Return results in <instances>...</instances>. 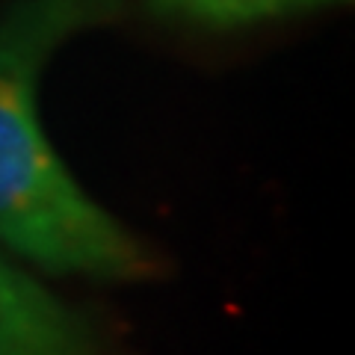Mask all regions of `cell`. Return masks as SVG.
I'll return each mask as SVG.
<instances>
[{
    "label": "cell",
    "mask_w": 355,
    "mask_h": 355,
    "mask_svg": "<svg viewBox=\"0 0 355 355\" xmlns=\"http://www.w3.org/2000/svg\"><path fill=\"white\" fill-rule=\"evenodd\" d=\"M0 355H98L89 329L0 246Z\"/></svg>",
    "instance_id": "2"
},
{
    "label": "cell",
    "mask_w": 355,
    "mask_h": 355,
    "mask_svg": "<svg viewBox=\"0 0 355 355\" xmlns=\"http://www.w3.org/2000/svg\"><path fill=\"white\" fill-rule=\"evenodd\" d=\"M125 0H15L0 12V246L53 275L137 282L154 272L142 243L89 198L44 137L39 80L74 33Z\"/></svg>",
    "instance_id": "1"
},
{
    "label": "cell",
    "mask_w": 355,
    "mask_h": 355,
    "mask_svg": "<svg viewBox=\"0 0 355 355\" xmlns=\"http://www.w3.org/2000/svg\"><path fill=\"white\" fill-rule=\"evenodd\" d=\"M323 3H338V0H148L154 12L196 21V24H207V27L252 24V21L279 18Z\"/></svg>",
    "instance_id": "3"
}]
</instances>
